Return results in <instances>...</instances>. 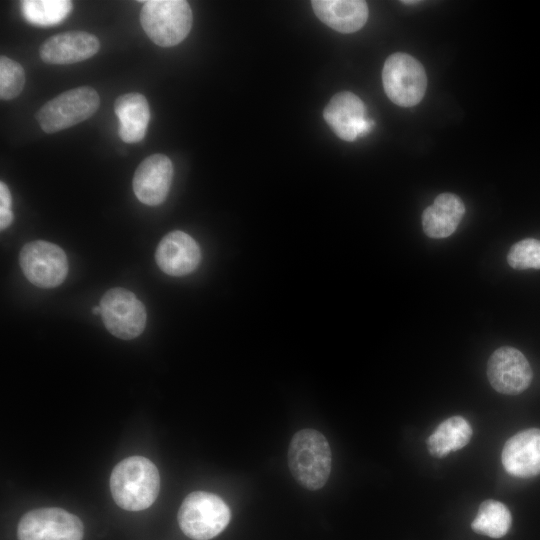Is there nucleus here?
Listing matches in <instances>:
<instances>
[{
    "label": "nucleus",
    "mask_w": 540,
    "mask_h": 540,
    "mask_svg": "<svg viewBox=\"0 0 540 540\" xmlns=\"http://www.w3.org/2000/svg\"><path fill=\"white\" fill-rule=\"evenodd\" d=\"M25 85V72L16 61L2 55L0 57V97L2 100L16 98Z\"/></svg>",
    "instance_id": "22"
},
{
    "label": "nucleus",
    "mask_w": 540,
    "mask_h": 540,
    "mask_svg": "<svg viewBox=\"0 0 540 540\" xmlns=\"http://www.w3.org/2000/svg\"><path fill=\"white\" fill-rule=\"evenodd\" d=\"M160 489V476L152 461L131 456L120 461L110 475V491L115 503L128 511L150 507Z\"/></svg>",
    "instance_id": "1"
},
{
    "label": "nucleus",
    "mask_w": 540,
    "mask_h": 540,
    "mask_svg": "<svg viewBox=\"0 0 540 540\" xmlns=\"http://www.w3.org/2000/svg\"><path fill=\"white\" fill-rule=\"evenodd\" d=\"M19 264L28 281L40 288L57 287L68 274L65 252L43 240L25 244L19 254Z\"/></svg>",
    "instance_id": "8"
},
{
    "label": "nucleus",
    "mask_w": 540,
    "mask_h": 540,
    "mask_svg": "<svg viewBox=\"0 0 540 540\" xmlns=\"http://www.w3.org/2000/svg\"><path fill=\"white\" fill-rule=\"evenodd\" d=\"M323 117L333 132L345 141L365 136L374 127V122L366 117L363 101L348 91L339 92L331 98Z\"/></svg>",
    "instance_id": "11"
},
{
    "label": "nucleus",
    "mask_w": 540,
    "mask_h": 540,
    "mask_svg": "<svg viewBox=\"0 0 540 540\" xmlns=\"http://www.w3.org/2000/svg\"><path fill=\"white\" fill-rule=\"evenodd\" d=\"M177 518L180 529L187 537L193 540H210L227 527L231 512L219 496L195 491L185 497Z\"/></svg>",
    "instance_id": "4"
},
{
    "label": "nucleus",
    "mask_w": 540,
    "mask_h": 540,
    "mask_svg": "<svg viewBox=\"0 0 540 540\" xmlns=\"http://www.w3.org/2000/svg\"><path fill=\"white\" fill-rule=\"evenodd\" d=\"M100 42L84 31H68L51 36L40 46L41 59L48 64H73L95 55Z\"/></svg>",
    "instance_id": "14"
},
{
    "label": "nucleus",
    "mask_w": 540,
    "mask_h": 540,
    "mask_svg": "<svg viewBox=\"0 0 540 540\" xmlns=\"http://www.w3.org/2000/svg\"><path fill=\"white\" fill-rule=\"evenodd\" d=\"M465 214V205L453 193L439 194L422 213L424 233L431 238H446L453 234Z\"/></svg>",
    "instance_id": "17"
},
{
    "label": "nucleus",
    "mask_w": 540,
    "mask_h": 540,
    "mask_svg": "<svg viewBox=\"0 0 540 540\" xmlns=\"http://www.w3.org/2000/svg\"><path fill=\"white\" fill-rule=\"evenodd\" d=\"M173 179V164L163 154L146 157L133 176V191L145 205L157 206L165 201Z\"/></svg>",
    "instance_id": "12"
},
{
    "label": "nucleus",
    "mask_w": 540,
    "mask_h": 540,
    "mask_svg": "<svg viewBox=\"0 0 540 540\" xmlns=\"http://www.w3.org/2000/svg\"><path fill=\"white\" fill-rule=\"evenodd\" d=\"M84 527L74 514L56 507L25 513L17 528L18 540H82Z\"/></svg>",
    "instance_id": "9"
},
{
    "label": "nucleus",
    "mask_w": 540,
    "mask_h": 540,
    "mask_svg": "<svg viewBox=\"0 0 540 540\" xmlns=\"http://www.w3.org/2000/svg\"><path fill=\"white\" fill-rule=\"evenodd\" d=\"M92 313L95 314V315L101 314L100 306H95V307H93V308H92Z\"/></svg>",
    "instance_id": "25"
},
{
    "label": "nucleus",
    "mask_w": 540,
    "mask_h": 540,
    "mask_svg": "<svg viewBox=\"0 0 540 540\" xmlns=\"http://www.w3.org/2000/svg\"><path fill=\"white\" fill-rule=\"evenodd\" d=\"M114 111L119 120L120 138L126 143L140 142L146 135L150 120L145 96L135 92L122 94L115 100Z\"/></svg>",
    "instance_id": "18"
},
{
    "label": "nucleus",
    "mask_w": 540,
    "mask_h": 540,
    "mask_svg": "<svg viewBox=\"0 0 540 540\" xmlns=\"http://www.w3.org/2000/svg\"><path fill=\"white\" fill-rule=\"evenodd\" d=\"M332 454L326 437L314 429L294 434L288 448V466L294 479L308 490L322 488L330 475Z\"/></svg>",
    "instance_id": "2"
},
{
    "label": "nucleus",
    "mask_w": 540,
    "mask_h": 540,
    "mask_svg": "<svg viewBox=\"0 0 540 540\" xmlns=\"http://www.w3.org/2000/svg\"><path fill=\"white\" fill-rule=\"evenodd\" d=\"M99 306L106 329L115 337L130 340L144 331L146 309L131 291L121 287L112 288L102 296Z\"/></svg>",
    "instance_id": "7"
},
{
    "label": "nucleus",
    "mask_w": 540,
    "mask_h": 540,
    "mask_svg": "<svg viewBox=\"0 0 540 540\" xmlns=\"http://www.w3.org/2000/svg\"><path fill=\"white\" fill-rule=\"evenodd\" d=\"M383 88L387 97L401 107L418 104L425 95L427 76L422 64L409 54H391L382 69Z\"/></svg>",
    "instance_id": "6"
},
{
    "label": "nucleus",
    "mask_w": 540,
    "mask_h": 540,
    "mask_svg": "<svg viewBox=\"0 0 540 540\" xmlns=\"http://www.w3.org/2000/svg\"><path fill=\"white\" fill-rule=\"evenodd\" d=\"M155 260L164 273L170 276H184L198 267L201 251L190 235L175 230L161 239L155 252Z\"/></svg>",
    "instance_id": "13"
},
{
    "label": "nucleus",
    "mask_w": 540,
    "mask_h": 540,
    "mask_svg": "<svg viewBox=\"0 0 540 540\" xmlns=\"http://www.w3.org/2000/svg\"><path fill=\"white\" fill-rule=\"evenodd\" d=\"M507 262L517 270L540 269V240L523 239L510 248Z\"/></svg>",
    "instance_id": "23"
},
{
    "label": "nucleus",
    "mask_w": 540,
    "mask_h": 540,
    "mask_svg": "<svg viewBox=\"0 0 540 540\" xmlns=\"http://www.w3.org/2000/svg\"><path fill=\"white\" fill-rule=\"evenodd\" d=\"M12 198L7 185L0 182V229L5 230L13 221Z\"/></svg>",
    "instance_id": "24"
},
{
    "label": "nucleus",
    "mask_w": 540,
    "mask_h": 540,
    "mask_svg": "<svg viewBox=\"0 0 540 540\" xmlns=\"http://www.w3.org/2000/svg\"><path fill=\"white\" fill-rule=\"evenodd\" d=\"M501 458L512 476L528 478L540 474V429L523 430L509 438Z\"/></svg>",
    "instance_id": "15"
},
{
    "label": "nucleus",
    "mask_w": 540,
    "mask_h": 540,
    "mask_svg": "<svg viewBox=\"0 0 540 540\" xmlns=\"http://www.w3.org/2000/svg\"><path fill=\"white\" fill-rule=\"evenodd\" d=\"M97 91L89 86L67 90L44 104L36 114L41 129L55 133L90 118L99 108Z\"/></svg>",
    "instance_id": "5"
},
{
    "label": "nucleus",
    "mask_w": 540,
    "mask_h": 540,
    "mask_svg": "<svg viewBox=\"0 0 540 540\" xmlns=\"http://www.w3.org/2000/svg\"><path fill=\"white\" fill-rule=\"evenodd\" d=\"M315 15L330 28L341 33L360 30L368 18V6L361 0H313Z\"/></svg>",
    "instance_id": "16"
},
{
    "label": "nucleus",
    "mask_w": 540,
    "mask_h": 540,
    "mask_svg": "<svg viewBox=\"0 0 540 540\" xmlns=\"http://www.w3.org/2000/svg\"><path fill=\"white\" fill-rule=\"evenodd\" d=\"M140 23L152 42L161 47H171L182 42L189 34L193 15L184 0L144 1Z\"/></svg>",
    "instance_id": "3"
},
{
    "label": "nucleus",
    "mask_w": 540,
    "mask_h": 540,
    "mask_svg": "<svg viewBox=\"0 0 540 540\" xmlns=\"http://www.w3.org/2000/svg\"><path fill=\"white\" fill-rule=\"evenodd\" d=\"M472 437V428L461 416H452L441 422L427 439L431 456L443 458L452 451L466 446Z\"/></svg>",
    "instance_id": "19"
},
{
    "label": "nucleus",
    "mask_w": 540,
    "mask_h": 540,
    "mask_svg": "<svg viewBox=\"0 0 540 540\" xmlns=\"http://www.w3.org/2000/svg\"><path fill=\"white\" fill-rule=\"evenodd\" d=\"M512 517L509 509L496 500H485L471 524L474 532L491 538L503 537L510 529Z\"/></svg>",
    "instance_id": "20"
},
{
    "label": "nucleus",
    "mask_w": 540,
    "mask_h": 540,
    "mask_svg": "<svg viewBox=\"0 0 540 540\" xmlns=\"http://www.w3.org/2000/svg\"><path fill=\"white\" fill-rule=\"evenodd\" d=\"M487 377L497 392L517 395L529 387L533 371L521 351L504 346L490 356L487 363Z\"/></svg>",
    "instance_id": "10"
},
{
    "label": "nucleus",
    "mask_w": 540,
    "mask_h": 540,
    "mask_svg": "<svg viewBox=\"0 0 540 540\" xmlns=\"http://www.w3.org/2000/svg\"><path fill=\"white\" fill-rule=\"evenodd\" d=\"M20 8L24 18L31 24L51 26L62 22L72 10L67 0H25Z\"/></svg>",
    "instance_id": "21"
}]
</instances>
